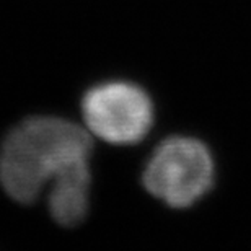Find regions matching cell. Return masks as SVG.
<instances>
[{"instance_id":"cell-1","label":"cell","mask_w":251,"mask_h":251,"mask_svg":"<svg viewBox=\"0 0 251 251\" xmlns=\"http://www.w3.org/2000/svg\"><path fill=\"white\" fill-rule=\"evenodd\" d=\"M90 153L88 129L61 118H28L2 144L0 184L17 202L31 204L62 168Z\"/></svg>"},{"instance_id":"cell-2","label":"cell","mask_w":251,"mask_h":251,"mask_svg":"<svg viewBox=\"0 0 251 251\" xmlns=\"http://www.w3.org/2000/svg\"><path fill=\"white\" fill-rule=\"evenodd\" d=\"M142 179L145 189L170 207H189L212 188V155L198 139L175 135L149 158Z\"/></svg>"},{"instance_id":"cell-3","label":"cell","mask_w":251,"mask_h":251,"mask_svg":"<svg viewBox=\"0 0 251 251\" xmlns=\"http://www.w3.org/2000/svg\"><path fill=\"white\" fill-rule=\"evenodd\" d=\"M88 132L109 144L140 142L153 124V104L139 85L106 82L90 88L82 100Z\"/></svg>"},{"instance_id":"cell-4","label":"cell","mask_w":251,"mask_h":251,"mask_svg":"<svg viewBox=\"0 0 251 251\" xmlns=\"http://www.w3.org/2000/svg\"><path fill=\"white\" fill-rule=\"evenodd\" d=\"M90 158L72 162L51 179L48 207L51 217L62 227H75L88 212L92 173Z\"/></svg>"}]
</instances>
